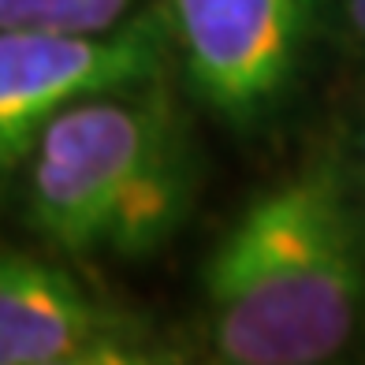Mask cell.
<instances>
[{
    "instance_id": "277c9868",
    "label": "cell",
    "mask_w": 365,
    "mask_h": 365,
    "mask_svg": "<svg viewBox=\"0 0 365 365\" xmlns=\"http://www.w3.org/2000/svg\"><path fill=\"white\" fill-rule=\"evenodd\" d=\"M175 60L164 4H149L105 34L0 30V182L60 108L97 90L168 71Z\"/></svg>"
},
{
    "instance_id": "7a4b0ae2",
    "label": "cell",
    "mask_w": 365,
    "mask_h": 365,
    "mask_svg": "<svg viewBox=\"0 0 365 365\" xmlns=\"http://www.w3.org/2000/svg\"><path fill=\"white\" fill-rule=\"evenodd\" d=\"M194 149L168 71L60 108L23 160L34 235L63 254L149 257L194 202Z\"/></svg>"
},
{
    "instance_id": "ba28073f",
    "label": "cell",
    "mask_w": 365,
    "mask_h": 365,
    "mask_svg": "<svg viewBox=\"0 0 365 365\" xmlns=\"http://www.w3.org/2000/svg\"><path fill=\"white\" fill-rule=\"evenodd\" d=\"M361 179H365V127H361Z\"/></svg>"
},
{
    "instance_id": "8992f818",
    "label": "cell",
    "mask_w": 365,
    "mask_h": 365,
    "mask_svg": "<svg viewBox=\"0 0 365 365\" xmlns=\"http://www.w3.org/2000/svg\"><path fill=\"white\" fill-rule=\"evenodd\" d=\"M138 11V0H0V30L105 34Z\"/></svg>"
},
{
    "instance_id": "52a82bcc",
    "label": "cell",
    "mask_w": 365,
    "mask_h": 365,
    "mask_svg": "<svg viewBox=\"0 0 365 365\" xmlns=\"http://www.w3.org/2000/svg\"><path fill=\"white\" fill-rule=\"evenodd\" d=\"M339 8H343V23L351 30L354 45L365 53V0H339Z\"/></svg>"
},
{
    "instance_id": "3957f363",
    "label": "cell",
    "mask_w": 365,
    "mask_h": 365,
    "mask_svg": "<svg viewBox=\"0 0 365 365\" xmlns=\"http://www.w3.org/2000/svg\"><path fill=\"white\" fill-rule=\"evenodd\" d=\"M190 93L227 127L272 120L302 75L309 0H164Z\"/></svg>"
},
{
    "instance_id": "5b68a950",
    "label": "cell",
    "mask_w": 365,
    "mask_h": 365,
    "mask_svg": "<svg viewBox=\"0 0 365 365\" xmlns=\"http://www.w3.org/2000/svg\"><path fill=\"white\" fill-rule=\"evenodd\" d=\"M149 328L30 254L0 246V365L160 361Z\"/></svg>"
},
{
    "instance_id": "6da1fadb",
    "label": "cell",
    "mask_w": 365,
    "mask_h": 365,
    "mask_svg": "<svg viewBox=\"0 0 365 365\" xmlns=\"http://www.w3.org/2000/svg\"><path fill=\"white\" fill-rule=\"evenodd\" d=\"M205 336L227 365H321L365 321V231L336 157L257 190L212 246Z\"/></svg>"
}]
</instances>
